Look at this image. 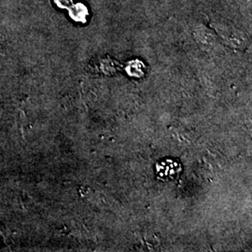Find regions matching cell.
<instances>
[{
  "instance_id": "6da1fadb",
  "label": "cell",
  "mask_w": 252,
  "mask_h": 252,
  "mask_svg": "<svg viewBox=\"0 0 252 252\" xmlns=\"http://www.w3.org/2000/svg\"><path fill=\"white\" fill-rule=\"evenodd\" d=\"M182 170L181 164L175 159H164L158 162L156 165V173L160 180H175L179 177Z\"/></svg>"
}]
</instances>
